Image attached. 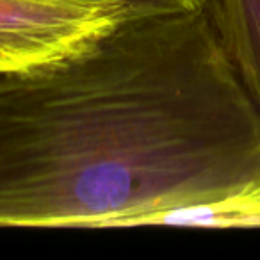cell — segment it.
<instances>
[{"mask_svg": "<svg viewBox=\"0 0 260 260\" xmlns=\"http://www.w3.org/2000/svg\"><path fill=\"white\" fill-rule=\"evenodd\" d=\"M256 182L260 107L209 8L0 75L2 228H130Z\"/></svg>", "mask_w": 260, "mask_h": 260, "instance_id": "obj_1", "label": "cell"}, {"mask_svg": "<svg viewBox=\"0 0 260 260\" xmlns=\"http://www.w3.org/2000/svg\"><path fill=\"white\" fill-rule=\"evenodd\" d=\"M118 23L104 9L68 0H0V75L72 54Z\"/></svg>", "mask_w": 260, "mask_h": 260, "instance_id": "obj_2", "label": "cell"}, {"mask_svg": "<svg viewBox=\"0 0 260 260\" xmlns=\"http://www.w3.org/2000/svg\"><path fill=\"white\" fill-rule=\"evenodd\" d=\"M219 40L260 107V0H209Z\"/></svg>", "mask_w": 260, "mask_h": 260, "instance_id": "obj_3", "label": "cell"}, {"mask_svg": "<svg viewBox=\"0 0 260 260\" xmlns=\"http://www.w3.org/2000/svg\"><path fill=\"white\" fill-rule=\"evenodd\" d=\"M104 9L116 22H132L153 16L180 15L209 8V0H68Z\"/></svg>", "mask_w": 260, "mask_h": 260, "instance_id": "obj_4", "label": "cell"}, {"mask_svg": "<svg viewBox=\"0 0 260 260\" xmlns=\"http://www.w3.org/2000/svg\"><path fill=\"white\" fill-rule=\"evenodd\" d=\"M258 185H260V182H258Z\"/></svg>", "mask_w": 260, "mask_h": 260, "instance_id": "obj_5", "label": "cell"}]
</instances>
